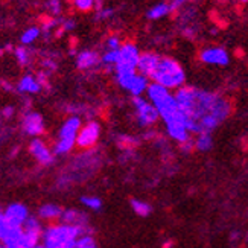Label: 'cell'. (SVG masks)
Listing matches in <instances>:
<instances>
[{
	"label": "cell",
	"mask_w": 248,
	"mask_h": 248,
	"mask_svg": "<svg viewBox=\"0 0 248 248\" xmlns=\"http://www.w3.org/2000/svg\"><path fill=\"white\" fill-rule=\"evenodd\" d=\"M174 96L192 136L200 133L212 134L233 111V105L227 98L190 85H183L175 90Z\"/></svg>",
	"instance_id": "6da1fadb"
},
{
	"label": "cell",
	"mask_w": 248,
	"mask_h": 248,
	"mask_svg": "<svg viewBox=\"0 0 248 248\" xmlns=\"http://www.w3.org/2000/svg\"><path fill=\"white\" fill-rule=\"evenodd\" d=\"M149 79L169 92H174L185 85L186 72L177 60L170 57H160L155 69L149 75Z\"/></svg>",
	"instance_id": "7a4b0ae2"
},
{
	"label": "cell",
	"mask_w": 248,
	"mask_h": 248,
	"mask_svg": "<svg viewBox=\"0 0 248 248\" xmlns=\"http://www.w3.org/2000/svg\"><path fill=\"white\" fill-rule=\"evenodd\" d=\"M81 236L78 227L62 222L47 224L41 233V245L45 248H73L75 241Z\"/></svg>",
	"instance_id": "3957f363"
},
{
	"label": "cell",
	"mask_w": 248,
	"mask_h": 248,
	"mask_svg": "<svg viewBox=\"0 0 248 248\" xmlns=\"http://www.w3.org/2000/svg\"><path fill=\"white\" fill-rule=\"evenodd\" d=\"M81 125H82V121L77 114L67 117V119L62 122L58 131V137L52 146L55 157L69 155L72 151L77 148V136H78Z\"/></svg>",
	"instance_id": "277c9868"
},
{
	"label": "cell",
	"mask_w": 248,
	"mask_h": 248,
	"mask_svg": "<svg viewBox=\"0 0 248 248\" xmlns=\"http://www.w3.org/2000/svg\"><path fill=\"white\" fill-rule=\"evenodd\" d=\"M139 47L134 43H124L119 47V55H117V61L114 64L116 77L126 73H134L137 69V61H139Z\"/></svg>",
	"instance_id": "5b68a950"
},
{
	"label": "cell",
	"mask_w": 248,
	"mask_h": 248,
	"mask_svg": "<svg viewBox=\"0 0 248 248\" xmlns=\"http://www.w3.org/2000/svg\"><path fill=\"white\" fill-rule=\"evenodd\" d=\"M133 107H134L136 121H137L139 126L151 129L160 121V116H158L157 110L154 108V105L148 99L142 98V96H136V98H133Z\"/></svg>",
	"instance_id": "8992f818"
},
{
	"label": "cell",
	"mask_w": 248,
	"mask_h": 248,
	"mask_svg": "<svg viewBox=\"0 0 248 248\" xmlns=\"http://www.w3.org/2000/svg\"><path fill=\"white\" fill-rule=\"evenodd\" d=\"M101 133L102 126L98 121H89L87 124H82L77 136V148L82 151L93 149L99 142Z\"/></svg>",
	"instance_id": "52a82bcc"
},
{
	"label": "cell",
	"mask_w": 248,
	"mask_h": 248,
	"mask_svg": "<svg viewBox=\"0 0 248 248\" xmlns=\"http://www.w3.org/2000/svg\"><path fill=\"white\" fill-rule=\"evenodd\" d=\"M43 229H45L43 222L37 217H34V215H31L25 221V224L21 225V230H23L20 239L21 248H34L35 245H38L41 242Z\"/></svg>",
	"instance_id": "ba28073f"
},
{
	"label": "cell",
	"mask_w": 248,
	"mask_h": 248,
	"mask_svg": "<svg viewBox=\"0 0 248 248\" xmlns=\"http://www.w3.org/2000/svg\"><path fill=\"white\" fill-rule=\"evenodd\" d=\"M28 151H29V154L32 155V158H34L40 166L49 168L52 165H55V161H57L55 154H53L52 148L41 137L32 139L29 142Z\"/></svg>",
	"instance_id": "9c48e42d"
},
{
	"label": "cell",
	"mask_w": 248,
	"mask_h": 248,
	"mask_svg": "<svg viewBox=\"0 0 248 248\" xmlns=\"http://www.w3.org/2000/svg\"><path fill=\"white\" fill-rule=\"evenodd\" d=\"M62 224L73 225V227H78L81 234H93V229L90 225V218L89 215L78 210V209H62V213L60 217V221Z\"/></svg>",
	"instance_id": "30bf717a"
},
{
	"label": "cell",
	"mask_w": 248,
	"mask_h": 248,
	"mask_svg": "<svg viewBox=\"0 0 248 248\" xmlns=\"http://www.w3.org/2000/svg\"><path fill=\"white\" fill-rule=\"evenodd\" d=\"M21 129L29 137H41L46 131V125L43 116L37 111H26L21 119Z\"/></svg>",
	"instance_id": "8fae6325"
},
{
	"label": "cell",
	"mask_w": 248,
	"mask_h": 248,
	"mask_svg": "<svg viewBox=\"0 0 248 248\" xmlns=\"http://www.w3.org/2000/svg\"><path fill=\"white\" fill-rule=\"evenodd\" d=\"M3 217L13 227H21L25 221L31 217L28 206L23 202H11L3 209Z\"/></svg>",
	"instance_id": "7c38bea8"
},
{
	"label": "cell",
	"mask_w": 248,
	"mask_h": 248,
	"mask_svg": "<svg viewBox=\"0 0 248 248\" xmlns=\"http://www.w3.org/2000/svg\"><path fill=\"white\" fill-rule=\"evenodd\" d=\"M202 62L212 64V66H227L230 62V55L224 47H206L200 53Z\"/></svg>",
	"instance_id": "4fadbf2b"
},
{
	"label": "cell",
	"mask_w": 248,
	"mask_h": 248,
	"mask_svg": "<svg viewBox=\"0 0 248 248\" xmlns=\"http://www.w3.org/2000/svg\"><path fill=\"white\" fill-rule=\"evenodd\" d=\"M62 213V207L57 202H45L41 204L37 210V215L35 217L41 221V222H47V224H52V222H58L60 221V217Z\"/></svg>",
	"instance_id": "5bb4252c"
},
{
	"label": "cell",
	"mask_w": 248,
	"mask_h": 248,
	"mask_svg": "<svg viewBox=\"0 0 248 248\" xmlns=\"http://www.w3.org/2000/svg\"><path fill=\"white\" fill-rule=\"evenodd\" d=\"M160 57L161 55H158V53H155V52H143V53H140L136 70L140 75H143V77H146L149 79V75L153 73V70L155 69Z\"/></svg>",
	"instance_id": "9a60e30c"
},
{
	"label": "cell",
	"mask_w": 248,
	"mask_h": 248,
	"mask_svg": "<svg viewBox=\"0 0 248 248\" xmlns=\"http://www.w3.org/2000/svg\"><path fill=\"white\" fill-rule=\"evenodd\" d=\"M101 64V58L94 50H84L77 57V67L79 70H90Z\"/></svg>",
	"instance_id": "2e32d148"
},
{
	"label": "cell",
	"mask_w": 248,
	"mask_h": 248,
	"mask_svg": "<svg viewBox=\"0 0 248 248\" xmlns=\"http://www.w3.org/2000/svg\"><path fill=\"white\" fill-rule=\"evenodd\" d=\"M148 85H149V79L146 77H143V75H140V73H134L125 90L129 92V94H131L133 98H136V96H142L146 92Z\"/></svg>",
	"instance_id": "e0dca14e"
},
{
	"label": "cell",
	"mask_w": 248,
	"mask_h": 248,
	"mask_svg": "<svg viewBox=\"0 0 248 248\" xmlns=\"http://www.w3.org/2000/svg\"><path fill=\"white\" fill-rule=\"evenodd\" d=\"M17 90L20 93H25V94H37L43 89H41V85L38 84L37 78H34L32 75H25V77L18 81Z\"/></svg>",
	"instance_id": "ac0fdd59"
},
{
	"label": "cell",
	"mask_w": 248,
	"mask_h": 248,
	"mask_svg": "<svg viewBox=\"0 0 248 248\" xmlns=\"http://www.w3.org/2000/svg\"><path fill=\"white\" fill-rule=\"evenodd\" d=\"M193 146L198 153H209L213 148V137L210 133H200L193 137Z\"/></svg>",
	"instance_id": "d6986e66"
},
{
	"label": "cell",
	"mask_w": 248,
	"mask_h": 248,
	"mask_svg": "<svg viewBox=\"0 0 248 248\" xmlns=\"http://www.w3.org/2000/svg\"><path fill=\"white\" fill-rule=\"evenodd\" d=\"M129 204H131L133 212L137 215V217H140V218H148L149 215L153 213V206H151L149 202L143 201V200L131 198V201H129Z\"/></svg>",
	"instance_id": "ffe728a7"
},
{
	"label": "cell",
	"mask_w": 248,
	"mask_h": 248,
	"mask_svg": "<svg viewBox=\"0 0 248 248\" xmlns=\"http://www.w3.org/2000/svg\"><path fill=\"white\" fill-rule=\"evenodd\" d=\"M116 143L124 151H134V148L139 145V139L133 137V136H128V134H121V136H117Z\"/></svg>",
	"instance_id": "44dd1931"
},
{
	"label": "cell",
	"mask_w": 248,
	"mask_h": 248,
	"mask_svg": "<svg viewBox=\"0 0 248 248\" xmlns=\"http://www.w3.org/2000/svg\"><path fill=\"white\" fill-rule=\"evenodd\" d=\"M169 13H170V9H169L168 3H158L148 11V18L158 20V18H163L165 16H168Z\"/></svg>",
	"instance_id": "7402d4cb"
},
{
	"label": "cell",
	"mask_w": 248,
	"mask_h": 248,
	"mask_svg": "<svg viewBox=\"0 0 248 248\" xmlns=\"http://www.w3.org/2000/svg\"><path fill=\"white\" fill-rule=\"evenodd\" d=\"M81 202L84 207H87L93 212H99L102 209V200L96 195H84L81 197Z\"/></svg>",
	"instance_id": "603a6c76"
},
{
	"label": "cell",
	"mask_w": 248,
	"mask_h": 248,
	"mask_svg": "<svg viewBox=\"0 0 248 248\" xmlns=\"http://www.w3.org/2000/svg\"><path fill=\"white\" fill-rule=\"evenodd\" d=\"M73 248H98V244H96L93 234H81L79 238L75 241Z\"/></svg>",
	"instance_id": "cb8c5ba5"
},
{
	"label": "cell",
	"mask_w": 248,
	"mask_h": 248,
	"mask_svg": "<svg viewBox=\"0 0 248 248\" xmlns=\"http://www.w3.org/2000/svg\"><path fill=\"white\" fill-rule=\"evenodd\" d=\"M40 34H41V31H40V28H37V26H32V28H28L25 32H23V35H21V43L26 46V45H32L38 37H40Z\"/></svg>",
	"instance_id": "d4e9b609"
},
{
	"label": "cell",
	"mask_w": 248,
	"mask_h": 248,
	"mask_svg": "<svg viewBox=\"0 0 248 248\" xmlns=\"http://www.w3.org/2000/svg\"><path fill=\"white\" fill-rule=\"evenodd\" d=\"M117 55H119V49H116V50H107L102 58H101V64H104V66L107 67H111L116 64L117 61Z\"/></svg>",
	"instance_id": "484cf974"
},
{
	"label": "cell",
	"mask_w": 248,
	"mask_h": 248,
	"mask_svg": "<svg viewBox=\"0 0 248 248\" xmlns=\"http://www.w3.org/2000/svg\"><path fill=\"white\" fill-rule=\"evenodd\" d=\"M94 2L96 0H73V5L77 9L82 11V13H89L94 8Z\"/></svg>",
	"instance_id": "4316f807"
},
{
	"label": "cell",
	"mask_w": 248,
	"mask_h": 248,
	"mask_svg": "<svg viewBox=\"0 0 248 248\" xmlns=\"http://www.w3.org/2000/svg\"><path fill=\"white\" fill-rule=\"evenodd\" d=\"M16 58L17 61L21 64V66H26V64L29 62V52L25 46H20L16 49Z\"/></svg>",
	"instance_id": "83f0119b"
},
{
	"label": "cell",
	"mask_w": 248,
	"mask_h": 248,
	"mask_svg": "<svg viewBox=\"0 0 248 248\" xmlns=\"http://www.w3.org/2000/svg\"><path fill=\"white\" fill-rule=\"evenodd\" d=\"M61 6H62L61 0H49L47 2V8L50 11V14L53 16H58L61 13Z\"/></svg>",
	"instance_id": "f1b7e54d"
},
{
	"label": "cell",
	"mask_w": 248,
	"mask_h": 248,
	"mask_svg": "<svg viewBox=\"0 0 248 248\" xmlns=\"http://www.w3.org/2000/svg\"><path fill=\"white\" fill-rule=\"evenodd\" d=\"M180 149H181V153H185V154H192L193 151H195V146H193V136L189 140H186V142L180 143Z\"/></svg>",
	"instance_id": "f546056e"
},
{
	"label": "cell",
	"mask_w": 248,
	"mask_h": 248,
	"mask_svg": "<svg viewBox=\"0 0 248 248\" xmlns=\"http://www.w3.org/2000/svg\"><path fill=\"white\" fill-rule=\"evenodd\" d=\"M121 40H119V37L117 35H111L108 40H107V49L108 50H116V49H119L121 47Z\"/></svg>",
	"instance_id": "4dcf8cb0"
},
{
	"label": "cell",
	"mask_w": 248,
	"mask_h": 248,
	"mask_svg": "<svg viewBox=\"0 0 248 248\" xmlns=\"http://www.w3.org/2000/svg\"><path fill=\"white\" fill-rule=\"evenodd\" d=\"M75 28V21L73 20H66V21H62L61 26H60V31L57 32V35H60L61 32H67V31H72Z\"/></svg>",
	"instance_id": "1f68e13d"
},
{
	"label": "cell",
	"mask_w": 248,
	"mask_h": 248,
	"mask_svg": "<svg viewBox=\"0 0 248 248\" xmlns=\"http://www.w3.org/2000/svg\"><path fill=\"white\" fill-rule=\"evenodd\" d=\"M14 113H16V108L13 105H6L2 108V117H3V119H11V117L14 116Z\"/></svg>",
	"instance_id": "d6a6232c"
},
{
	"label": "cell",
	"mask_w": 248,
	"mask_h": 248,
	"mask_svg": "<svg viewBox=\"0 0 248 248\" xmlns=\"http://www.w3.org/2000/svg\"><path fill=\"white\" fill-rule=\"evenodd\" d=\"M113 16V9H108V8H105V9H98V17L99 20H107V18H110Z\"/></svg>",
	"instance_id": "836d02e7"
},
{
	"label": "cell",
	"mask_w": 248,
	"mask_h": 248,
	"mask_svg": "<svg viewBox=\"0 0 248 248\" xmlns=\"http://www.w3.org/2000/svg\"><path fill=\"white\" fill-rule=\"evenodd\" d=\"M187 2V0H172V2L169 3V9H170V13H174V11L180 9L183 5H185Z\"/></svg>",
	"instance_id": "e575fe53"
},
{
	"label": "cell",
	"mask_w": 248,
	"mask_h": 248,
	"mask_svg": "<svg viewBox=\"0 0 248 248\" xmlns=\"http://www.w3.org/2000/svg\"><path fill=\"white\" fill-rule=\"evenodd\" d=\"M172 245H174V242H172V241H166V242H163V245H161V247H163V248H170Z\"/></svg>",
	"instance_id": "d590c367"
},
{
	"label": "cell",
	"mask_w": 248,
	"mask_h": 248,
	"mask_svg": "<svg viewBox=\"0 0 248 248\" xmlns=\"http://www.w3.org/2000/svg\"><path fill=\"white\" fill-rule=\"evenodd\" d=\"M34 248H45V247H43V245H41V244H38V245H35V247H34Z\"/></svg>",
	"instance_id": "8d00e7d4"
},
{
	"label": "cell",
	"mask_w": 248,
	"mask_h": 248,
	"mask_svg": "<svg viewBox=\"0 0 248 248\" xmlns=\"http://www.w3.org/2000/svg\"><path fill=\"white\" fill-rule=\"evenodd\" d=\"M3 55V49H0V57H2Z\"/></svg>",
	"instance_id": "74e56055"
},
{
	"label": "cell",
	"mask_w": 248,
	"mask_h": 248,
	"mask_svg": "<svg viewBox=\"0 0 248 248\" xmlns=\"http://www.w3.org/2000/svg\"><path fill=\"white\" fill-rule=\"evenodd\" d=\"M241 2H244V3H247V2H248V0H241Z\"/></svg>",
	"instance_id": "f35d334b"
}]
</instances>
